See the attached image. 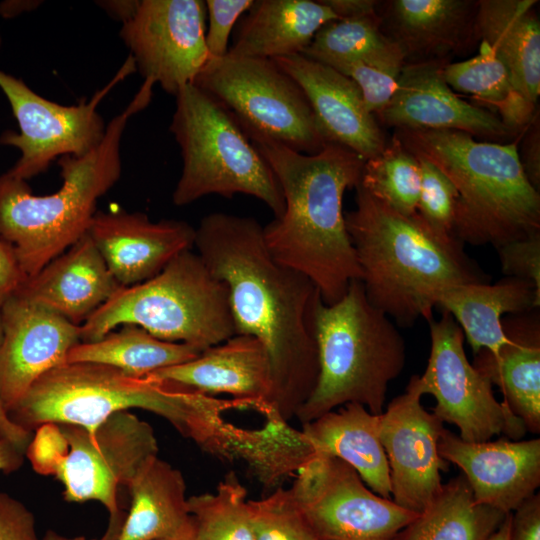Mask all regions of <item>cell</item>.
I'll use <instances>...</instances> for the list:
<instances>
[{
	"label": "cell",
	"instance_id": "681fc988",
	"mask_svg": "<svg viewBox=\"0 0 540 540\" xmlns=\"http://www.w3.org/2000/svg\"><path fill=\"white\" fill-rule=\"evenodd\" d=\"M29 6H35V2L28 1H6L0 4V15L4 17H13L22 11H25Z\"/></svg>",
	"mask_w": 540,
	"mask_h": 540
},
{
	"label": "cell",
	"instance_id": "11a10c76",
	"mask_svg": "<svg viewBox=\"0 0 540 540\" xmlns=\"http://www.w3.org/2000/svg\"><path fill=\"white\" fill-rule=\"evenodd\" d=\"M316 540V539H315Z\"/></svg>",
	"mask_w": 540,
	"mask_h": 540
},
{
	"label": "cell",
	"instance_id": "ab89813d",
	"mask_svg": "<svg viewBox=\"0 0 540 540\" xmlns=\"http://www.w3.org/2000/svg\"><path fill=\"white\" fill-rule=\"evenodd\" d=\"M254 0H206L208 30L205 43L209 59L222 58L229 52V37L239 17L249 10Z\"/></svg>",
	"mask_w": 540,
	"mask_h": 540
},
{
	"label": "cell",
	"instance_id": "f35d334b",
	"mask_svg": "<svg viewBox=\"0 0 540 540\" xmlns=\"http://www.w3.org/2000/svg\"><path fill=\"white\" fill-rule=\"evenodd\" d=\"M404 65L350 62L332 68L357 84L366 107L375 116L392 98Z\"/></svg>",
	"mask_w": 540,
	"mask_h": 540
},
{
	"label": "cell",
	"instance_id": "bcb514c9",
	"mask_svg": "<svg viewBox=\"0 0 540 540\" xmlns=\"http://www.w3.org/2000/svg\"><path fill=\"white\" fill-rule=\"evenodd\" d=\"M337 20L362 18L377 13L379 1L375 0H321Z\"/></svg>",
	"mask_w": 540,
	"mask_h": 540
},
{
	"label": "cell",
	"instance_id": "7c38bea8",
	"mask_svg": "<svg viewBox=\"0 0 540 540\" xmlns=\"http://www.w3.org/2000/svg\"><path fill=\"white\" fill-rule=\"evenodd\" d=\"M289 490L316 540H392L419 514L377 495L352 466L320 452L297 471Z\"/></svg>",
	"mask_w": 540,
	"mask_h": 540
},
{
	"label": "cell",
	"instance_id": "cb8c5ba5",
	"mask_svg": "<svg viewBox=\"0 0 540 540\" xmlns=\"http://www.w3.org/2000/svg\"><path fill=\"white\" fill-rule=\"evenodd\" d=\"M120 287L86 233L15 292L81 326Z\"/></svg>",
	"mask_w": 540,
	"mask_h": 540
},
{
	"label": "cell",
	"instance_id": "8d00e7d4",
	"mask_svg": "<svg viewBox=\"0 0 540 540\" xmlns=\"http://www.w3.org/2000/svg\"><path fill=\"white\" fill-rule=\"evenodd\" d=\"M255 540H315L304 523L289 488L280 487L248 500Z\"/></svg>",
	"mask_w": 540,
	"mask_h": 540
},
{
	"label": "cell",
	"instance_id": "e575fe53",
	"mask_svg": "<svg viewBox=\"0 0 540 540\" xmlns=\"http://www.w3.org/2000/svg\"><path fill=\"white\" fill-rule=\"evenodd\" d=\"M187 502L197 540H255L247 489L235 472H228L214 492L190 496Z\"/></svg>",
	"mask_w": 540,
	"mask_h": 540
},
{
	"label": "cell",
	"instance_id": "7402d4cb",
	"mask_svg": "<svg viewBox=\"0 0 540 540\" xmlns=\"http://www.w3.org/2000/svg\"><path fill=\"white\" fill-rule=\"evenodd\" d=\"M144 378L210 396L227 394L232 399L275 411L271 361L264 345L251 335L235 334L190 361Z\"/></svg>",
	"mask_w": 540,
	"mask_h": 540
},
{
	"label": "cell",
	"instance_id": "d4e9b609",
	"mask_svg": "<svg viewBox=\"0 0 540 540\" xmlns=\"http://www.w3.org/2000/svg\"><path fill=\"white\" fill-rule=\"evenodd\" d=\"M535 0H480L476 42H486L508 69L519 95L536 107L540 95V22Z\"/></svg>",
	"mask_w": 540,
	"mask_h": 540
},
{
	"label": "cell",
	"instance_id": "7bdbcfd3",
	"mask_svg": "<svg viewBox=\"0 0 540 540\" xmlns=\"http://www.w3.org/2000/svg\"><path fill=\"white\" fill-rule=\"evenodd\" d=\"M510 540H540V494L535 493L511 512Z\"/></svg>",
	"mask_w": 540,
	"mask_h": 540
},
{
	"label": "cell",
	"instance_id": "836d02e7",
	"mask_svg": "<svg viewBox=\"0 0 540 540\" xmlns=\"http://www.w3.org/2000/svg\"><path fill=\"white\" fill-rule=\"evenodd\" d=\"M302 54L330 67L350 62L405 64L400 48L383 33L378 12L327 23Z\"/></svg>",
	"mask_w": 540,
	"mask_h": 540
},
{
	"label": "cell",
	"instance_id": "7dc6e473",
	"mask_svg": "<svg viewBox=\"0 0 540 540\" xmlns=\"http://www.w3.org/2000/svg\"><path fill=\"white\" fill-rule=\"evenodd\" d=\"M2 340V325L0 314V344ZM0 437L12 442L24 453L30 440L32 439V432L26 431L23 428L17 426L11 421L8 413L4 409L0 400Z\"/></svg>",
	"mask_w": 540,
	"mask_h": 540
},
{
	"label": "cell",
	"instance_id": "d6a6232c",
	"mask_svg": "<svg viewBox=\"0 0 540 540\" xmlns=\"http://www.w3.org/2000/svg\"><path fill=\"white\" fill-rule=\"evenodd\" d=\"M442 72L454 92L470 95L491 107L516 135L523 132L536 115V107L519 95L508 69L484 41H480L475 56L459 62L449 61Z\"/></svg>",
	"mask_w": 540,
	"mask_h": 540
},
{
	"label": "cell",
	"instance_id": "816d5d0a",
	"mask_svg": "<svg viewBox=\"0 0 540 540\" xmlns=\"http://www.w3.org/2000/svg\"><path fill=\"white\" fill-rule=\"evenodd\" d=\"M157 540H197L192 518L191 522L176 534Z\"/></svg>",
	"mask_w": 540,
	"mask_h": 540
},
{
	"label": "cell",
	"instance_id": "9a60e30c",
	"mask_svg": "<svg viewBox=\"0 0 540 540\" xmlns=\"http://www.w3.org/2000/svg\"><path fill=\"white\" fill-rule=\"evenodd\" d=\"M206 15L202 0H135L120 37L144 80L174 96L194 83L209 60Z\"/></svg>",
	"mask_w": 540,
	"mask_h": 540
},
{
	"label": "cell",
	"instance_id": "52a82bcc",
	"mask_svg": "<svg viewBox=\"0 0 540 540\" xmlns=\"http://www.w3.org/2000/svg\"><path fill=\"white\" fill-rule=\"evenodd\" d=\"M126 324L201 351L236 334L226 284L192 249L154 277L120 287L80 326L81 342L99 340Z\"/></svg>",
	"mask_w": 540,
	"mask_h": 540
},
{
	"label": "cell",
	"instance_id": "db71d44e",
	"mask_svg": "<svg viewBox=\"0 0 540 540\" xmlns=\"http://www.w3.org/2000/svg\"><path fill=\"white\" fill-rule=\"evenodd\" d=\"M1 45H2V39L0 38V47H1Z\"/></svg>",
	"mask_w": 540,
	"mask_h": 540
},
{
	"label": "cell",
	"instance_id": "6da1fadb",
	"mask_svg": "<svg viewBox=\"0 0 540 540\" xmlns=\"http://www.w3.org/2000/svg\"><path fill=\"white\" fill-rule=\"evenodd\" d=\"M194 246L210 272L227 286L236 334L251 335L266 348L274 409L289 421L318 380L313 326L317 288L271 255L263 226L255 218L210 213L195 228Z\"/></svg>",
	"mask_w": 540,
	"mask_h": 540
},
{
	"label": "cell",
	"instance_id": "30bf717a",
	"mask_svg": "<svg viewBox=\"0 0 540 540\" xmlns=\"http://www.w3.org/2000/svg\"><path fill=\"white\" fill-rule=\"evenodd\" d=\"M188 396V388L134 378L108 365L64 363L38 378L8 416L29 432L48 423L95 430L111 415L138 408L166 419L181 434Z\"/></svg>",
	"mask_w": 540,
	"mask_h": 540
},
{
	"label": "cell",
	"instance_id": "83f0119b",
	"mask_svg": "<svg viewBox=\"0 0 540 540\" xmlns=\"http://www.w3.org/2000/svg\"><path fill=\"white\" fill-rule=\"evenodd\" d=\"M380 414L348 403L302 424L301 431L317 452L352 466L377 495L391 499L389 466L379 438Z\"/></svg>",
	"mask_w": 540,
	"mask_h": 540
},
{
	"label": "cell",
	"instance_id": "4fadbf2b",
	"mask_svg": "<svg viewBox=\"0 0 540 540\" xmlns=\"http://www.w3.org/2000/svg\"><path fill=\"white\" fill-rule=\"evenodd\" d=\"M135 70L129 55L116 75L89 101L64 106L38 95L23 80L0 69V89L19 126V133L5 131L0 136V144L20 151L19 159L7 172L27 181L45 172L58 157L82 156L96 148L106 130L97 107L114 86Z\"/></svg>",
	"mask_w": 540,
	"mask_h": 540
},
{
	"label": "cell",
	"instance_id": "74e56055",
	"mask_svg": "<svg viewBox=\"0 0 540 540\" xmlns=\"http://www.w3.org/2000/svg\"><path fill=\"white\" fill-rule=\"evenodd\" d=\"M415 156L421 170V187L416 213L437 235L444 238L454 237L457 191L451 181L433 163L423 157Z\"/></svg>",
	"mask_w": 540,
	"mask_h": 540
},
{
	"label": "cell",
	"instance_id": "1f68e13d",
	"mask_svg": "<svg viewBox=\"0 0 540 540\" xmlns=\"http://www.w3.org/2000/svg\"><path fill=\"white\" fill-rule=\"evenodd\" d=\"M201 352L194 346L164 341L139 326L126 324L99 340L79 342L69 351L66 363L104 364L128 376L144 378L157 370L190 361Z\"/></svg>",
	"mask_w": 540,
	"mask_h": 540
},
{
	"label": "cell",
	"instance_id": "ba28073f",
	"mask_svg": "<svg viewBox=\"0 0 540 540\" xmlns=\"http://www.w3.org/2000/svg\"><path fill=\"white\" fill-rule=\"evenodd\" d=\"M35 431L24 453L34 471L59 480L67 502H100L109 512V523L98 540H117L125 518L120 491L127 490L147 459L158 455L151 425L120 411L95 430L48 423Z\"/></svg>",
	"mask_w": 540,
	"mask_h": 540
},
{
	"label": "cell",
	"instance_id": "44dd1931",
	"mask_svg": "<svg viewBox=\"0 0 540 540\" xmlns=\"http://www.w3.org/2000/svg\"><path fill=\"white\" fill-rule=\"evenodd\" d=\"M272 60L302 89L328 143L365 161L383 151L388 141L353 80L303 54Z\"/></svg>",
	"mask_w": 540,
	"mask_h": 540
},
{
	"label": "cell",
	"instance_id": "8fae6325",
	"mask_svg": "<svg viewBox=\"0 0 540 540\" xmlns=\"http://www.w3.org/2000/svg\"><path fill=\"white\" fill-rule=\"evenodd\" d=\"M220 102L250 140L265 139L305 154L328 142L299 85L272 59H209L194 83Z\"/></svg>",
	"mask_w": 540,
	"mask_h": 540
},
{
	"label": "cell",
	"instance_id": "3957f363",
	"mask_svg": "<svg viewBox=\"0 0 540 540\" xmlns=\"http://www.w3.org/2000/svg\"><path fill=\"white\" fill-rule=\"evenodd\" d=\"M356 207L344 213L368 301L398 326L432 318L438 295L488 277L455 237L431 231L418 214L403 215L356 187Z\"/></svg>",
	"mask_w": 540,
	"mask_h": 540
},
{
	"label": "cell",
	"instance_id": "f546056e",
	"mask_svg": "<svg viewBox=\"0 0 540 540\" xmlns=\"http://www.w3.org/2000/svg\"><path fill=\"white\" fill-rule=\"evenodd\" d=\"M508 337L498 354L475 355L474 366L496 385L503 403L523 422L527 432H540V332L538 324L506 325Z\"/></svg>",
	"mask_w": 540,
	"mask_h": 540
},
{
	"label": "cell",
	"instance_id": "f1b7e54d",
	"mask_svg": "<svg viewBox=\"0 0 540 540\" xmlns=\"http://www.w3.org/2000/svg\"><path fill=\"white\" fill-rule=\"evenodd\" d=\"M127 491L130 506L117 540H157L191 522L184 477L158 455L140 466Z\"/></svg>",
	"mask_w": 540,
	"mask_h": 540
},
{
	"label": "cell",
	"instance_id": "5b68a950",
	"mask_svg": "<svg viewBox=\"0 0 540 540\" xmlns=\"http://www.w3.org/2000/svg\"><path fill=\"white\" fill-rule=\"evenodd\" d=\"M414 155L433 163L458 194L453 235L461 243L493 245L540 233V195L528 180L518 147L478 141L456 130L395 129Z\"/></svg>",
	"mask_w": 540,
	"mask_h": 540
},
{
	"label": "cell",
	"instance_id": "f5cc1de1",
	"mask_svg": "<svg viewBox=\"0 0 540 540\" xmlns=\"http://www.w3.org/2000/svg\"><path fill=\"white\" fill-rule=\"evenodd\" d=\"M41 540H87L84 536L68 537L57 533L54 530H48Z\"/></svg>",
	"mask_w": 540,
	"mask_h": 540
},
{
	"label": "cell",
	"instance_id": "f6af8a7d",
	"mask_svg": "<svg viewBox=\"0 0 540 540\" xmlns=\"http://www.w3.org/2000/svg\"><path fill=\"white\" fill-rule=\"evenodd\" d=\"M25 279L12 248L0 239V303Z\"/></svg>",
	"mask_w": 540,
	"mask_h": 540
},
{
	"label": "cell",
	"instance_id": "ffe728a7",
	"mask_svg": "<svg viewBox=\"0 0 540 540\" xmlns=\"http://www.w3.org/2000/svg\"><path fill=\"white\" fill-rule=\"evenodd\" d=\"M87 234L120 286L157 275L194 247L195 228L183 220L152 221L143 212L97 211Z\"/></svg>",
	"mask_w": 540,
	"mask_h": 540
},
{
	"label": "cell",
	"instance_id": "277c9868",
	"mask_svg": "<svg viewBox=\"0 0 540 540\" xmlns=\"http://www.w3.org/2000/svg\"><path fill=\"white\" fill-rule=\"evenodd\" d=\"M154 84L144 80L125 109L106 126L100 144L82 156H62L61 187L34 195L27 181L0 175V239L13 250L26 278L65 252L88 231L98 200L119 180L120 144L129 119L150 102Z\"/></svg>",
	"mask_w": 540,
	"mask_h": 540
},
{
	"label": "cell",
	"instance_id": "603a6c76",
	"mask_svg": "<svg viewBox=\"0 0 540 540\" xmlns=\"http://www.w3.org/2000/svg\"><path fill=\"white\" fill-rule=\"evenodd\" d=\"M478 1H379L383 33L402 51L406 63L450 60L476 43Z\"/></svg>",
	"mask_w": 540,
	"mask_h": 540
},
{
	"label": "cell",
	"instance_id": "60d3db41",
	"mask_svg": "<svg viewBox=\"0 0 540 540\" xmlns=\"http://www.w3.org/2000/svg\"><path fill=\"white\" fill-rule=\"evenodd\" d=\"M502 272L530 282L540 292V233L497 247Z\"/></svg>",
	"mask_w": 540,
	"mask_h": 540
},
{
	"label": "cell",
	"instance_id": "ac0fdd59",
	"mask_svg": "<svg viewBox=\"0 0 540 540\" xmlns=\"http://www.w3.org/2000/svg\"><path fill=\"white\" fill-rule=\"evenodd\" d=\"M450 60L406 63L388 104L375 114L395 129L456 130L472 136L505 139L515 134L493 112L460 98L446 83Z\"/></svg>",
	"mask_w": 540,
	"mask_h": 540
},
{
	"label": "cell",
	"instance_id": "484cf974",
	"mask_svg": "<svg viewBox=\"0 0 540 540\" xmlns=\"http://www.w3.org/2000/svg\"><path fill=\"white\" fill-rule=\"evenodd\" d=\"M540 292L528 281L508 277L493 285L469 283L441 292L436 307L450 314L476 355L486 350L496 356L508 337L504 314L538 308Z\"/></svg>",
	"mask_w": 540,
	"mask_h": 540
},
{
	"label": "cell",
	"instance_id": "4dcf8cb0",
	"mask_svg": "<svg viewBox=\"0 0 540 540\" xmlns=\"http://www.w3.org/2000/svg\"><path fill=\"white\" fill-rule=\"evenodd\" d=\"M506 514L478 503L461 473L448 483L392 540H488Z\"/></svg>",
	"mask_w": 540,
	"mask_h": 540
},
{
	"label": "cell",
	"instance_id": "ee69618b",
	"mask_svg": "<svg viewBox=\"0 0 540 540\" xmlns=\"http://www.w3.org/2000/svg\"><path fill=\"white\" fill-rule=\"evenodd\" d=\"M521 148L518 153L523 170L529 182L539 190L540 187V130L538 114L524 129Z\"/></svg>",
	"mask_w": 540,
	"mask_h": 540
},
{
	"label": "cell",
	"instance_id": "d6986e66",
	"mask_svg": "<svg viewBox=\"0 0 540 540\" xmlns=\"http://www.w3.org/2000/svg\"><path fill=\"white\" fill-rule=\"evenodd\" d=\"M467 442L443 429L442 459L456 465L474 499L505 514L513 512L540 486V439Z\"/></svg>",
	"mask_w": 540,
	"mask_h": 540
},
{
	"label": "cell",
	"instance_id": "c3c4849f",
	"mask_svg": "<svg viewBox=\"0 0 540 540\" xmlns=\"http://www.w3.org/2000/svg\"><path fill=\"white\" fill-rule=\"evenodd\" d=\"M24 462V452L12 442L0 437V471L5 474L20 469Z\"/></svg>",
	"mask_w": 540,
	"mask_h": 540
},
{
	"label": "cell",
	"instance_id": "b9f144b4",
	"mask_svg": "<svg viewBox=\"0 0 540 540\" xmlns=\"http://www.w3.org/2000/svg\"><path fill=\"white\" fill-rule=\"evenodd\" d=\"M0 540H39L32 512L21 501L2 491Z\"/></svg>",
	"mask_w": 540,
	"mask_h": 540
},
{
	"label": "cell",
	"instance_id": "4316f807",
	"mask_svg": "<svg viewBox=\"0 0 540 540\" xmlns=\"http://www.w3.org/2000/svg\"><path fill=\"white\" fill-rule=\"evenodd\" d=\"M335 20L321 0H254L228 53L266 59L302 54L316 33Z\"/></svg>",
	"mask_w": 540,
	"mask_h": 540
},
{
	"label": "cell",
	"instance_id": "7a4b0ae2",
	"mask_svg": "<svg viewBox=\"0 0 540 540\" xmlns=\"http://www.w3.org/2000/svg\"><path fill=\"white\" fill-rule=\"evenodd\" d=\"M251 142L271 167L285 201L282 216L263 226L269 252L309 278L325 304L337 302L352 280L361 279L343 196L360 183L365 160L333 143L305 154L270 140Z\"/></svg>",
	"mask_w": 540,
	"mask_h": 540
},
{
	"label": "cell",
	"instance_id": "9c48e42d",
	"mask_svg": "<svg viewBox=\"0 0 540 540\" xmlns=\"http://www.w3.org/2000/svg\"><path fill=\"white\" fill-rule=\"evenodd\" d=\"M176 97L170 132L183 160L172 194L185 206L211 194L232 198L246 194L282 216L284 196L271 167L255 148L234 116L215 98L194 84Z\"/></svg>",
	"mask_w": 540,
	"mask_h": 540
},
{
	"label": "cell",
	"instance_id": "d590c367",
	"mask_svg": "<svg viewBox=\"0 0 540 540\" xmlns=\"http://www.w3.org/2000/svg\"><path fill=\"white\" fill-rule=\"evenodd\" d=\"M359 184L397 212L407 216L416 214L420 164L395 135L380 154L365 161Z\"/></svg>",
	"mask_w": 540,
	"mask_h": 540
},
{
	"label": "cell",
	"instance_id": "5bb4252c",
	"mask_svg": "<svg viewBox=\"0 0 540 540\" xmlns=\"http://www.w3.org/2000/svg\"><path fill=\"white\" fill-rule=\"evenodd\" d=\"M430 355L418 382L423 395L436 400L433 408L443 423L458 428L467 442H483L504 434L519 440L527 430L516 415L494 397L490 381L469 362L464 334L453 317L442 311L439 320L430 319Z\"/></svg>",
	"mask_w": 540,
	"mask_h": 540
},
{
	"label": "cell",
	"instance_id": "8992f818",
	"mask_svg": "<svg viewBox=\"0 0 540 540\" xmlns=\"http://www.w3.org/2000/svg\"><path fill=\"white\" fill-rule=\"evenodd\" d=\"M313 326L319 375L295 417L304 424L348 403L381 414L388 385L405 366V343L391 319L368 301L361 280H352L333 304L319 296Z\"/></svg>",
	"mask_w": 540,
	"mask_h": 540
},
{
	"label": "cell",
	"instance_id": "e0dca14e",
	"mask_svg": "<svg viewBox=\"0 0 540 540\" xmlns=\"http://www.w3.org/2000/svg\"><path fill=\"white\" fill-rule=\"evenodd\" d=\"M0 400L9 413L32 384L66 363L80 326L13 291L0 303Z\"/></svg>",
	"mask_w": 540,
	"mask_h": 540
},
{
	"label": "cell",
	"instance_id": "f907efd6",
	"mask_svg": "<svg viewBox=\"0 0 540 540\" xmlns=\"http://www.w3.org/2000/svg\"><path fill=\"white\" fill-rule=\"evenodd\" d=\"M511 513L506 514L505 519L498 529L488 540H510Z\"/></svg>",
	"mask_w": 540,
	"mask_h": 540
},
{
	"label": "cell",
	"instance_id": "2e32d148",
	"mask_svg": "<svg viewBox=\"0 0 540 540\" xmlns=\"http://www.w3.org/2000/svg\"><path fill=\"white\" fill-rule=\"evenodd\" d=\"M418 375L380 414L379 438L387 457L391 499L420 513L442 487L449 463L438 452L443 422L421 404Z\"/></svg>",
	"mask_w": 540,
	"mask_h": 540
}]
</instances>
